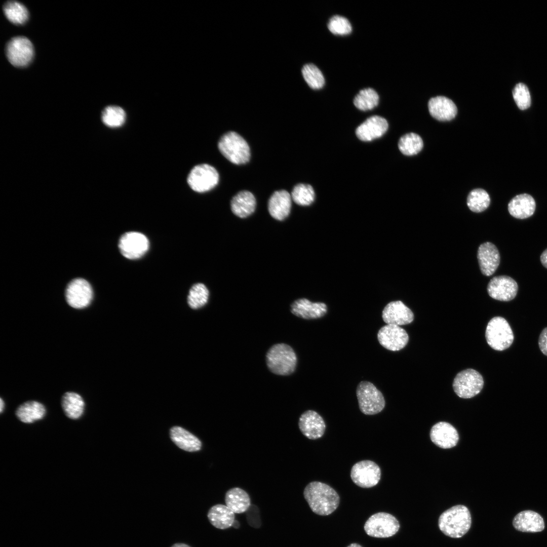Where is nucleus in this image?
Wrapping results in <instances>:
<instances>
[{
  "instance_id": "obj_10",
  "label": "nucleus",
  "mask_w": 547,
  "mask_h": 547,
  "mask_svg": "<svg viewBox=\"0 0 547 547\" xmlns=\"http://www.w3.org/2000/svg\"><path fill=\"white\" fill-rule=\"evenodd\" d=\"M6 53L9 62L16 67H24L31 61L34 54L31 42L24 36H17L9 41Z\"/></svg>"
},
{
  "instance_id": "obj_12",
  "label": "nucleus",
  "mask_w": 547,
  "mask_h": 547,
  "mask_svg": "<svg viewBox=\"0 0 547 547\" xmlns=\"http://www.w3.org/2000/svg\"><path fill=\"white\" fill-rule=\"evenodd\" d=\"M93 296L90 284L82 278L71 281L65 291L66 302L71 307L76 309L87 307L92 301Z\"/></svg>"
},
{
  "instance_id": "obj_39",
  "label": "nucleus",
  "mask_w": 547,
  "mask_h": 547,
  "mask_svg": "<svg viewBox=\"0 0 547 547\" xmlns=\"http://www.w3.org/2000/svg\"><path fill=\"white\" fill-rule=\"evenodd\" d=\"M291 196L297 204L308 206L314 201L315 193L311 185L300 183L294 186Z\"/></svg>"
},
{
  "instance_id": "obj_14",
  "label": "nucleus",
  "mask_w": 547,
  "mask_h": 547,
  "mask_svg": "<svg viewBox=\"0 0 547 547\" xmlns=\"http://www.w3.org/2000/svg\"><path fill=\"white\" fill-rule=\"evenodd\" d=\"M487 290L492 298L501 301H509L516 297L518 286L512 278L505 275L498 276L490 280Z\"/></svg>"
},
{
  "instance_id": "obj_44",
  "label": "nucleus",
  "mask_w": 547,
  "mask_h": 547,
  "mask_svg": "<svg viewBox=\"0 0 547 547\" xmlns=\"http://www.w3.org/2000/svg\"><path fill=\"white\" fill-rule=\"evenodd\" d=\"M5 408V402L1 398L0 400V412L2 413Z\"/></svg>"
},
{
  "instance_id": "obj_27",
  "label": "nucleus",
  "mask_w": 547,
  "mask_h": 547,
  "mask_svg": "<svg viewBox=\"0 0 547 547\" xmlns=\"http://www.w3.org/2000/svg\"><path fill=\"white\" fill-rule=\"evenodd\" d=\"M170 436L174 443L183 450L196 452L201 448V441L192 434L180 426L172 427L170 430Z\"/></svg>"
},
{
  "instance_id": "obj_16",
  "label": "nucleus",
  "mask_w": 547,
  "mask_h": 547,
  "mask_svg": "<svg viewBox=\"0 0 547 547\" xmlns=\"http://www.w3.org/2000/svg\"><path fill=\"white\" fill-rule=\"evenodd\" d=\"M301 433L310 440L320 438L325 433L326 424L323 418L317 412L309 410L303 412L298 421Z\"/></svg>"
},
{
  "instance_id": "obj_29",
  "label": "nucleus",
  "mask_w": 547,
  "mask_h": 547,
  "mask_svg": "<svg viewBox=\"0 0 547 547\" xmlns=\"http://www.w3.org/2000/svg\"><path fill=\"white\" fill-rule=\"evenodd\" d=\"M61 404L65 415L69 419H79L84 413V400L82 397L76 393H65L61 398Z\"/></svg>"
},
{
  "instance_id": "obj_4",
  "label": "nucleus",
  "mask_w": 547,
  "mask_h": 547,
  "mask_svg": "<svg viewBox=\"0 0 547 547\" xmlns=\"http://www.w3.org/2000/svg\"><path fill=\"white\" fill-rule=\"evenodd\" d=\"M266 363L269 369L274 373L287 375L294 371L297 357L289 345L279 343L273 345L267 351Z\"/></svg>"
},
{
  "instance_id": "obj_35",
  "label": "nucleus",
  "mask_w": 547,
  "mask_h": 547,
  "mask_svg": "<svg viewBox=\"0 0 547 547\" xmlns=\"http://www.w3.org/2000/svg\"><path fill=\"white\" fill-rule=\"evenodd\" d=\"M379 102V96L372 88L364 89L360 91L354 99V104L358 109L366 111L376 106Z\"/></svg>"
},
{
  "instance_id": "obj_18",
  "label": "nucleus",
  "mask_w": 547,
  "mask_h": 547,
  "mask_svg": "<svg viewBox=\"0 0 547 547\" xmlns=\"http://www.w3.org/2000/svg\"><path fill=\"white\" fill-rule=\"evenodd\" d=\"M432 441L443 449L451 448L458 443L459 436L455 428L448 422L441 421L433 426L430 431Z\"/></svg>"
},
{
  "instance_id": "obj_43",
  "label": "nucleus",
  "mask_w": 547,
  "mask_h": 547,
  "mask_svg": "<svg viewBox=\"0 0 547 547\" xmlns=\"http://www.w3.org/2000/svg\"><path fill=\"white\" fill-rule=\"evenodd\" d=\"M540 259L542 265L547 268V248L541 253Z\"/></svg>"
},
{
  "instance_id": "obj_26",
  "label": "nucleus",
  "mask_w": 547,
  "mask_h": 547,
  "mask_svg": "<svg viewBox=\"0 0 547 547\" xmlns=\"http://www.w3.org/2000/svg\"><path fill=\"white\" fill-rule=\"evenodd\" d=\"M46 414L45 406L36 401H28L20 405L16 409L15 415L22 422L31 424L42 420Z\"/></svg>"
},
{
  "instance_id": "obj_40",
  "label": "nucleus",
  "mask_w": 547,
  "mask_h": 547,
  "mask_svg": "<svg viewBox=\"0 0 547 547\" xmlns=\"http://www.w3.org/2000/svg\"><path fill=\"white\" fill-rule=\"evenodd\" d=\"M329 30L336 35H346L352 30L350 23L345 17L335 15L332 17L328 23Z\"/></svg>"
},
{
  "instance_id": "obj_1",
  "label": "nucleus",
  "mask_w": 547,
  "mask_h": 547,
  "mask_svg": "<svg viewBox=\"0 0 547 547\" xmlns=\"http://www.w3.org/2000/svg\"><path fill=\"white\" fill-rule=\"evenodd\" d=\"M303 496L311 511L321 516L332 513L340 501L338 493L332 487L319 481L308 484L304 489Z\"/></svg>"
},
{
  "instance_id": "obj_8",
  "label": "nucleus",
  "mask_w": 547,
  "mask_h": 547,
  "mask_svg": "<svg viewBox=\"0 0 547 547\" xmlns=\"http://www.w3.org/2000/svg\"><path fill=\"white\" fill-rule=\"evenodd\" d=\"M400 524L392 515L379 512L372 515L366 522L364 530L367 535L376 538H387L395 535Z\"/></svg>"
},
{
  "instance_id": "obj_19",
  "label": "nucleus",
  "mask_w": 547,
  "mask_h": 547,
  "mask_svg": "<svg viewBox=\"0 0 547 547\" xmlns=\"http://www.w3.org/2000/svg\"><path fill=\"white\" fill-rule=\"evenodd\" d=\"M477 258L481 272L486 276L493 275L500 263L498 250L491 242H485L480 245Z\"/></svg>"
},
{
  "instance_id": "obj_32",
  "label": "nucleus",
  "mask_w": 547,
  "mask_h": 547,
  "mask_svg": "<svg viewBox=\"0 0 547 547\" xmlns=\"http://www.w3.org/2000/svg\"><path fill=\"white\" fill-rule=\"evenodd\" d=\"M423 146L422 139L416 133H410L402 136L399 140L398 147L406 155H413L421 151Z\"/></svg>"
},
{
  "instance_id": "obj_42",
  "label": "nucleus",
  "mask_w": 547,
  "mask_h": 547,
  "mask_svg": "<svg viewBox=\"0 0 547 547\" xmlns=\"http://www.w3.org/2000/svg\"><path fill=\"white\" fill-rule=\"evenodd\" d=\"M538 346L541 353L547 356V327L541 331L539 336Z\"/></svg>"
},
{
  "instance_id": "obj_9",
  "label": "nucleus",
  "mask_w": 547,
  "mask_h": 547,
  "mask_svg": "<svg viewBox=\"0 0 547 547\" xmlns=\"http://www.w3.org/2000/svg\"><path fill=\"white\" fill-rule=\"evenodd\" d=\"M187 181L193 190L204 192L216 186L219 181V174L212 166L207 164H200L191 169Z\"/></svg>"
},
{
  "instance_id": "obj_21",
  "label": "nucleus",
  "mask_w": 547,
  "mask_h": 547,
  "mask_svg": "<svg viewBox=\"0 0 547 547\" xmlns=\"http://www.w3.org/2000/svg\"><path fill=\"white\" fill-rule=\"evenodd\" d=\"M291 311L296 316L304 319H318L327 313V306L323 302H312L303 298L292 303Z\"/></svg>"
},
{
  "instance_id": "obj_2",
  "label": "nucleus",
  "mask_w": 547,
  "mask_h": 547,
  "mask_svg": "<svg viewBox=\"0 0 547 547\" xmlns=\"http://www.w3.org/2000/svg\"><path fill=\"white\" fill-rule=\"evenodd\" d=\"M471 522L468 509L464 505H457L447 510L440 515L438 525L445 535L452 538H459L468 531Z\"/></svg>"
},
{
  "instance_id": "obj_5",
  "label": "nucleus",
  "mask_w": 547,
  "mask_h": 547,
  "mask_svg": "<svg viewBox=\"0 0 547 547\" xmlns=\"http://www.w3.org/2000/svg\"><path fill=\"white\" fill-rule=\"evenodd\" d=\"M487 343L493 349L504 350L512 344L514 336L507 321L501 317H495L488 322L485 331Z\"/></svg>"
},
{
  "instance_id": "obj_45",
  "label": "nucleus",
  "mask_w": 547,
  "mask_h": 547,
  "mask_svg": "<svg viewBox=\"0 0 547 547\" xmlns=\"http://www.w3.org/2000/svg\"><path fill=\"white\" fill-rule=\"evenodd\" d=\"M171 547H190L189 545L184 543H176L172 545Z\"/></svg>"
},
{
  "instance_id": "obj_46",
  "label": "nucleus",
  "mask_w": 547,
  "mask_h": 547,
  "mask_svg": "<svg viewBox=\"0 0 547 547\" xmlns=\"http://www.w3.org/2000/svg\"><path fill=\"white\" fill-rule=\"evenodd\" d=\"M347 547H362V546H361L360 544H359L358 543H354L350 544Z\"/></svg>"
},
{
  "instance_id": "obj_13",
  "label": "nucleus",
  "mask_w": 547,
  "mask_h": 547,
  "mask_svg": "<svg viewBox=\"0 0 547 547\" xmlns=\"http://www.w3.org/2000/svg\"><path fill=\"white\" fill-rule=\"evenodd\" d=\"M119 248L122 254L127 258L135 259L142 257L149 248V241L143 234L130 231L123 234L120 239Z\"/></svg>"
},
{
  "instance_id": "obj_25",
  "label": "nucleus",
  "mask_w": 547,
  "mask_h": 547,
  "mask_svg": "<svg viewBox=\"0 0 547 547\" xmlns=\"http://www.w3.org/2000/svg\"><path fill=\"white\" fill-rule=\"evenodd\" d=\"M536 204L533 198L526 193L517 195L508 204V211L512 216L517 219H526L534 213Z\"/></svg>"
},
{
  "instance_id": "obj_33",
  "label": "nucleus",
  "mask_w": 547,
  "mask_h": 547,
  "mask_svg": "<svg viewBox=\"0 0 547 547\" xmlns=\"http://www.w3.org/2000/svg\"><path fill=\"white\" fill-rule=\"evenodd\" d=\"M4 12L8 19L15 24H22L28 18L26 8L16 1L7 2L4 6Z\"/></svg>"
},
{
  "instance_id": "obj_24",
  "label": "nucleus",
  "mask_w": 547,
  "mask_h": 547,
  "mask_svg": "<svg viewBox=\"0 0 547 547\" xmlns=\"http://www.w3.org/2000/svg\"><path fill=\"white\" fill-rule=\"evenodd\" d=\"M513 524L516 530L525 532H540L544 528V523L541 516L530 510L524 511L518 514L514 518Z\"/></svg>"
},
{
  "instance_id": "obj_41",
  "label": "nucleus",
  "mask_w": 547,
  "mask_h": 547,
  "mask_svg": "<svg viewBox=\"0 0 547 547\" xmlns=\"http://www.w3.org/2000/svg\"><path fill=\"white\" fill-rule=\"evenodd\" d=\"M513 95L518 107L521 110L527 109L531 104V97L527 87L523 83L518 84L514 88Z\"/></svg>"
},
{
  "instance_id": "obj_34",
  "label": "nucleus",
  "mask_w": 547,
  "mask_h": 547,
  "mask_svg": "<svg viewBox=\"0 0 547 547\" xmlns=\"http://www.w3.org/2000/svg\"><path fill=\"white\" fill-rule=\"evenodd\" d=\"M490 198L488 193L481 188L472 190L467 198V205L473 212L479 213L486 210L489 206Z\"/></svg>"
},
{
  "instance_id": "obj_37",
  "label": "nucleus",
  "mask_w": 547,
  "mask_h": 547,
  "mask_svg": "<svg viewBox=\"0 0 547 547\" xmlns=\"http://www.w3.org/2000/svg\"><path fill=\"white\" fill-rule=\"evenodd\" d=\"M209 297V291L205 285L197 283L192 286L187 297V302L193 309L202 307L206 304Z\"/></svg>"
},
{
  "instance_id": "obj_31",
  "label": "nucleus",
  "mask_w": 547,
  "mask_h": 547,
  "mask_svg": "<svg viewBox=\"0 0 547 547\" xmlns=\"http://www.w3.org/2000/svg\"><path fill=\"white\" fill-rule=\"evenodd\" d=\"M225 502L226 505L235 514L246 512L251 505L249 495L239 487L232 488L226 492Z\"/></svg>"
},
{
  "instance_id": "obj_7",
  "label": "nucleus",
  "mask_w": 547,
  "mask_h": 547,
  "mask_svg": "<svg viewBox=\"0 0 547 547\" xmlns=\"http://www.w3.org/2000/svg\"><path fill=\"white\" fill-rule=\"evenodd\" d=\"M484 380L480 373L473 369H467L457 374L453 388L460 398L469 399L478 395L482 389Z\"/></svg>"
},
{
  "instance_id": "obj_38",
  "label": "nucleus",
  "mask_w": 547,
  "mask_h": 547,
  "mask_svg": "<svg viewBox=\"0 0 547 547\" xmlns=\"http://www.w3.org/2000/svg\"><path fill=\"white\" fill-rule=\"evenodd\" d=\"M301 72L305 81L311 88L320 89L324 86V77L315 65L311 63L304 65Z\"/></svg>"
},
{
  "instance_id": "obj_17",
  "label": "nucleus",
  "mask_w": 547,
  "mask_h": 547,
  "mask_svg": "<svg viewBox=\"0 0 547 547\" xmlns=\"http://www.w3.org/2000/svg\"><path fill=\"white\" fill-rule=\"evenodd\" d=\"M382 318L387 324L400 326L411 323L414 314L402 301L397 300L386 304L382 310Z\"/></svg>"
},
{
  "instance_id": "obj_28",
  "label": "nucleus",
  "mask_w": 547,
  "mask_h": 547,
  "mask_svg": "<svg viewBox=\"0 0 547 547\" xmlns=\"http://www.w3.org/2000/svg\"><path fill=\"white\" fill-rule=\"evenodd\" d=\"M230 207L235 215L240 218H246L254 212L256 200L251 192L243 190L232 198Z\"/></svg>"
},
{
  "instance_id": "obj_36",
  "label": "nucleus",
  "mask_w": 547,
  "mask_h": 547,
  "mask_svg": "<svg viewBox=\"0 0 547 547\" xmlns=\"http://www.w3.org/2000/svg\"><path fill=\"white\" fill-rule=\"evenodd\" d=\"M103 123L111 128H117L124 124L126 120V113L121 107L110 105L104 108L102 112Z\"/></svg>"
},
{
  "instance_id": "obj_3",
  "label": "nucleus",
  "mask_w": 547,
  "mask_h": 547,
  "mask_svg": "<svg viewBox=\"0 0 547 547\" xmlns=\"http://www.w3.org/2000/svg\"><path fill=\"white\" fill-rule=\"evenodd\" d=\"M218 147L221 154L235 164H244L250 160V150L247 142L235 132L224 134L219 139Z\"/></svg>"
},
{
  "instance_id": "obj_15",
  "label": "nucleus",
  "mask_w": 547,
  "mask_h": 547,
  "mask_svg": "<svg viewBox=\"0 0 547 547\" xmlns=\"http://www.w3.org/2000/svg\"><path fill=\"white\" fill-rule=\"evenodd\" d=\"M377 339L385 348L398 351L406 345L409 336L406 331L399 326L387 324L378 331Z\"/></svg>"
},
{
  "instance_id": "obj_11",
  "label": "nucleus",
  "mask_w": 547,
  "mask_h": 547,
  "mask_svg": "<svg viewBox=\"0 0 547 547\" xmlns=\"http://www.w3.org/2000/svg\"><path fill=\"white\" fill-rule=\"evenodd\" d=\"M353 482L360 487L369 488L376 485L381 478V470L374 461L364 460L355 463L350 471Z\"/></svg>"
},
{
  "instance_id": "obj_30",
  "label": "nucleus",
  "mask_w": 547,
  "mask_h": 547,
  "mask_svg": "<svg viewBox=\"0 0 547 547\" xmlns=\"http://www.w3.org/2000/svg\"><path fill=\"white\" fill-rule=\"evenodd\" d=\"M211 524L220 529H226L232 526L235 520V513L226 505L218 504L212 506L207 515Z\"/></svg>"
},
{
  "instance_id": "obj_47",
  "label": "nucleus",
  "mask_w": 547,
  "mask_h": 547,
  "mask_svg": "<svg viewBox=\"0 0 547 547\" xmlns=\"http://www.w3.org/2000/svg\"><path fill=\"white\" fill-rule=\"evenodd\" d=\"M232 526L235 528H238L239 526V522L235 520Z\"/></svg>"
},
{
  "instance_id": "obj_20",
  "label": "nucleus",
  "mask_w": 547,
  "mask_h": 547,
  "mask_svg": "<svg viewBox=\"0 0 547 547\" xmlns=\"http://www.w3.org/2000/svg\"><path fill=\"white\" fill-rule=\"evenodd\" d=\"M388 129L387 121L378 115L368 118L356 129L358 138L363 141H370L382 136Z\"/></svg>"
},
{
  "instance_id": "obj_22",
  "label": "nucleus",
  "mask_w": 547,
  "mask_h": 547,
  "mask_svg": "<svg viewBox=\"0 0 547 547\" xmlns=\"http://www.w3.org/2000/svg\"><path fill=\"white\" fill-rule=\"evenodd\" d=\"M429 113L440 121H448L454 119L457 112L455 103L444 96L431 98L428 103Z\"/></svg>"
},
{
  "instance_id": "obj_6",
  "label": "nucleus",
  "mask_w": 547,
  "mask_h": 547,
  "mask_svg": "<svg viewBox=\"0 0 547 547\" xmlns=\"http://www.w3.org/2000/svg\"><path fill=\"white\" fill-rule=\"evenodd\" d=\"M356 395L360 410L365 415L376 414L385 407L382 394L370 382H360L357 387Z\"/></svg>"
},
{
  "instance_id": "obj_23",
  "label": "nucleus",
  "mask_w": 547,
  "mask_h": 547,
  "mask_svg": "<svg viewBox=\"0 0 547 547\" xmlns=\"http://www.w3.org/2000/svg\"><path fill=\"white\" fill-rule=\"evenodd\" d=\"M291 196L285 190L274 192L268 203V212L272 217L282 221L290 214L291 208Z\"/></svg>"
}]
</instances>
